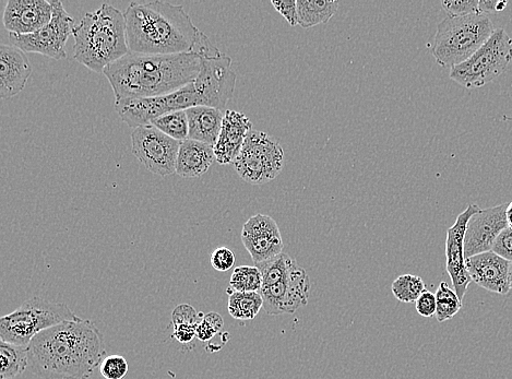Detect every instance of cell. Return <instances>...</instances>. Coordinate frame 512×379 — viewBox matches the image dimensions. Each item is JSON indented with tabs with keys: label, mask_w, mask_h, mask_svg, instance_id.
I'll return each mask as SVG.
<instances>
[{
	"label": "cell",
	"mask_w": 512,
	"mask_h": 379,
	"mask_svg": "<svg viewBox=\"0 0 512 379\" xmlns=\"http://www.w3.org/2000/svg\"><path fill=\"white\" fill-rule=\"evenodd\" d=\"M272 6L278 13L289 22L291 27L299 26V14H297L296 0H282V2H273Z\"/></svg>",
	"instance_id": "cell-34"
},
{
	"label": "cell",
	"mask_w": 512,
	"mask_h": 379,
	"mask_svg": "<svg viewBox=\"0 0 512 379\" xmlns=\"http://www.w3.org/2000/svg\"><path fill=\"white\" fill-rule=\"evenodd\" d=\"M494 32L493 22L484 14L447 17L437 27L432 55L438 65L454 68L478 52Z\"/></svg>",
	"instance_id": "cell-6"
},
{
	"label": "cell",
	"mask_w": 512,
	"mask_h": 379,
	"mask_svg": "<svg viewBox=\"0 0 512 379\" xmlns=\"http://www.w3.org/2000/svg\"><path fill=\"white\" fill-rule=\"evenodd\" d=\"M189 125L188 139L216 146L219 139L224 114L209 106H195L186 110Z\"/></svg>",
	"instance_id": "cell-22"
},
{
	"label": "cell",
	"mask_w": 512,
	"mask_h": 379,
	"mask_svg": "<svg viewBox=\"0 0 512 379\" xmlns=\"http://www.w3.org/2000/svg\"><path fill=\"white\" fill-rule=\"evenodd\" d=\"M0 363H2V371H0L2 379L16 378L28 370V347L0 341Z\"/></svg>",
	"instance_id": "cell-25"
},
{
	"label": "cell",
	"mask_w": 512,
	"mask_h": 379,
	"mask_svg": "<svg viewBox=\"0 0 512 379\" xmlns=\"http://www.w3.org/2000/svg\"><path fill=\"white\" fill-rule=\"evenodd\" d=\"M509 286H510V289L512 290V263H510V267H509Z\"/></svg>",
	"instance_id": "cell-42"
},
{
	"label": "cell",
	"mask_w": 512,
	"mask_h": 379,
	"mask_svg": "<svg viewBox=\"0 0 512 379\" xmlns=\"http://www.w3.org/2000/svg\"><path fill=\"white\" fill-rule=\"evenodd\" d=\"M151 125L177 141L183 142L188 139L189 125L186 111L164 114L153 120Z\"/></svg>",
	"instance_id": "cell-27"
},
{
	"label": "cell",
	"mask_w": 512,
	"mask_h": 379,
	"mask_svg": "<svg viewBox=\"0 0 512 379\" xmlns=\"http://www.w3.org/2000/svg\"><path fill=\"white\" fill-rule=\"evenodd\" d=\"M53 17L49 25L26 35L10 33L11 45L25 53H37L62 61L67 57L66 44L73 34L75 20L67 14L62 2H52Z\"/></svg>",
	"instance_id": "cell-11"
},
{
	"label": "cell",
	"mask_w": 512,
	"mask_h": 379,
	"mask_svg": "<svg viewBox=\"0 0 512 379\" xmlns=\"http://www.w3.org/2000/svg\"><path fill=\"white\" fill-rule=\"evenodd\" d=\"M133 153L151 173L162 177L176 173L182 142L165 135L153 125L141 126L132 133Z\"/></svg>",
	"instance_id": "cell-13"
},
{
	"label": "cell",
	"mask_w": 512,
	"mask_h": 379,
	"mask_svg": "<svg viewBox=\"0 0 512 379\" xmlns=\"http://www.w3.org/2000/svg\"><path fill=\"white\" fill-rule=\"evenodd\" d=\"M129 52L148 55L217 51L207 35L195 25L183 6L156 2L132 3L125 13Z\"/></svg>",
	"instance_id": "cell-2"
},
{
	"label": "cell",
	"mask_w": 512,
	"mask_h": 379,
	"mask_svg": "<svg viewBox=\"0 0 512 379\" xmlns=\"http://www.w3.org/2000/svg\"><path fill=\"white\" fill-rule=\"evenodd\" d=\"M73 35L74 58L94 73L104 74L129 53L125 15L109 4L83 17Z\"/></svg>",
	"instance_id": "cell-4"
},
{
	"label": "cell",
	"mask_w": 512,
	"mask_h": 379,
	"mask_svg": "<svg viewBox=\"0 0 512 379\" xmlns=\"http://www.w3.org/2000/svg\"><path fill=\"white\" fill-rule=\"evenodd\" d=\"M32 67L25 52L13 45L0 46V97L9 99L25 89Z\"/></svg>",
	"instance_id": "cell-19"
},
{
	"label": "cell",
	"mask_w": 512,
	"mask_h": 379,
	"mask_svg": "<svg viewBox=\"0 0 512 379\" xmlns=\"http://www.w3.org/2000/svg\"><path fill=\"white\" fill-rule=\"evenodd\" d=\"M205 321L211 324L214 328H216L219 333L223 329L224 321L220 314L211 312L204 316Z\"/></svg>",
	"instance_id": "cell-40"
},
{
	"label": "cell",
	"mask_w": 512,
	"mask_h": 379,
	"mask_svg": "<svg viewBox=\"0 0 512 379\" xmlns=\"http://www.w3.org/2000/svg\"><path fill=\"white\" fill-rule=\"evenodd\" d=\"M436 319L439 323H445L454 318L462 309V301L456 291L449 287L445 281L439 284L436 292Z\"/></svg>",
	"instance_id": "cell-26"
},
{
	"label": "cell",
	"mask_w": 512,
	"mask_h": 379,
	"mask_svg": "<svg viewBox=\"0 0 512 379\" xmlns=\"http://www.w3.org/2000/svg\"><path fill=\"white\" fill-rule=\"evenodd\" d=\"M416 311L422 316L426 318H430L436 315L437 302L436 295L426 290L415 302Z\"/></svg>",
	"instance_id": "cell-36"
},
{
	"label": "cell",
	"mask_w": 512,
	"mask_h": 379,
	"mask_svg": "<svg viewBox=\"0 0 512 379\" xmlns=\"http://www.w3.org/2000/svg\"><path fill=\"white\" fill-rule=\"evenodd\" d=\"M512 62V39L496 29L490 40L466 62L451 68L450 79L468 88H481L503 75Z\"/></svg>",
	"instance_id": "cell-8"
},
{
	"label": "cell",
	"mask_w": 512,
	"mask_h": 379,
	"mask_svg": "<svg viewBox=\"0 0 512 379\" xmlns=\"http://www.w3.org/2000/svg\"><path fill=\"white\" fill-rule=\"evenodd\" d=\"M252 130L253 124L244 113L226 111L219 139L213 147L216 161L222 165L233 163Z\"/></svg>",
	"instance_id": "cell-20"
},
{
	"label": "cell",
	"mask_w": 512,
	"mask_h": 379,
	"mask_svg": "<svg viewBox=\"0 0 512 379\" xmlns=\"http://www.w3.org/2000/svg\"><path fill=\"white\" fill-rule=\"evenodd\" d=\"M214 161L216 155L212 146L187 139L178 151L176 173L184 179H195L206 174Z\"/></svg>",
	"instance_id": "cell-21"
},
{
	"label": "cell",
	"mask_w": 512,
	"mask_h": 379,
	"mask_svg": "<svg viewBox=\"0 0 512 379\" xmlns=\"http://www.w3.org/2000/svg\"><path fill=\"white\" fill-rule=\"evenodd\" d=\"M510 262L493 251L475 255L467 259V269L472 282L481 288L506 295L509 286Z\"/></svg>",
	"instance_id": "cell-18"
},
{
	"label": "cell",
	"mask_w": 512,
	"mask_h": 379,
	"mask_svg": "<svg viewBox=\"0 0 512 379\" xmlns=\"http://www.w3.org/2000/svg\"><path fill=\"white\" fill-rule=\"evenodd\" d=\"M395 298L406 304L415 303L426 291V286L421 277L414 275H402L391 286Z\"/></svg>",
	"instance_id": "cell-28"
},
{
	"label": "cell",
	"mask_w": 512,
	"mask_h": 379,
	"mask_svg": "<svg viewBox=\"0 0 512 379\" xmlns=\"http://www.w3.org/2000/svg\"><path fill=\"white\" fill-rule=\"evenodd\" d=\"M233 165L246 183L267 184L277 179L283 170L284 150L276 139L259 130H252Z\"/></svg>",
	"instance_id": "cell-9"
},
{
	"label": "cell",
	"mask_w": 512,
	"mask_h": 379,
	"mask_svg": "<svg viewBox=\"0 0 512 379\" xmlns=\"http://www.w3.org/2000/svg\"><path fill=\"white\" fill-rule=\"evenodd\" d=\"M230 288L235 292H260L263 288V275L257 266L235 268L230 280Z\"/></svg>",
	"instance_id": "cell-29"
},
{
	"label": "cell",
	"mask_w": 512,
	"mask_h": 379,
	"mask_svg": "<svg viewBox=\"0 0 512 379\" xmlns=\"http://www.w3.org/2000/svg\"><path fill=\"white\" fill-rule=\"evenodd\" d=\"M129 366L122 355H109L100 365V373L105 379H124Z\"/></svg>",
	"instance_id": "cell-30"
},
{
	"label": "cell",
	"mask_w": 512,
	"mask_h": 379,
	"mask_svg": "<svg viewBox=\"0 0 512 379\" xmlns=\"http://www.w3.org/2000/svg\"><path fill=\"white\" fill-rule=\"evenodd\" d=\"M52 17V2L9 0L4 13V26L10 33L32 34L49 25Z\"/></svg>",
	"instance_id": "cell-17"
},
{
	"label": "cell",
	"mask_w": 512,
	"mask_h": 379,
	"mask_svg": "<svg viewBox=\"0 0 512 379\" xmlns=\"http://www.w3.org/2000/svg\"><path fill=\"white\" fill-rule=\"evenodd\" d=\"M507 228V205L481 209L468 224L466 238H464L466 259L492 252L499 234Z\"/></svg>",
	"instance_id": "cell-15"
},
{
	"label": "cell",
	"mask_w": 512,
	"mask_h": 379,
	"mask_svg": "<svg viewBox=\"0 0 512 379\" xmlns=\"http://www.w3.org/2000/svg\"><path fill=\"white\" fill-rule=\"evenodd\" d=\"M219 331L202 318L201 323L197 327V338L202 342L210 341Z\"/></svg>",
	"instance_id": "cell-38"
},
{
	"label": "cell",
	"mask_w": 512,
	"mask_h": 379,
	"mask_svg": "<svg viewBox=\"0 0 512 379\" xmlns=\"http://www.w3.org/2000/svg\"><path fill=\"white\" fill-rule=\"evenodd\" d=\"M507 221H508V227L512 230V201L507 206Z\"/></svg>",
	"instance_id": "cell-41"
},
{
	"label": "cell",
	"mask_w": 512,
	"mask_h": 379,
	"mask_svg": "<svg viewBox=\"0 0 512 379\" xmlns=\"http://www.w3.org/2000/svg\"><path fill=\"white\" fill-rule=\"evenodd\" d=\"M80 319L65 303L33 298L0 319V338L16 346L29 347L42 331Z\"/></svg>",
	"instance_id": "cell-7"
},
{
	"label": "cell",
	"mask_w": 512,
	"mask_h": 379,
	"mask_svg": "<svg viewBox=\"0 0 512 379\" xmlns=\"http://www.w3.org/2000/svg\"><path fill=\"white\" fill-rule=\"evenodd\" d=\"M442 6L448 17H466L481 14L479 0H445Z\"/></svg>",
	"instance_id": "cell-31"
},
{
	"label": "cell",
	"mask_w": 512,
	"mask_h": 379,
	"mask_svg": "<svg viewBox=\"0 0 512 379\" xmlns=\"http://www.w3.org/2000/svg\"><path fill=\"white\" fill-rule=\"evenodd\" d=\"M173 336L180 343H190L197 336V325L181 324L174 325Z\"/></svg>",
	"instance_id": "cell-37"
},
{
	"label": "cell",
	"mask_w": 512,
	"mask_h": 379,
	"mask_svg": "<svg viewBox=\"0 0 512 379\" xmlns=\"http://www.w3.org/2000/svg\"><path fill=\"white\" fill-rule=\"evenodd\" d=\"M493 252L512 263V230L509 227L499 234Z\"/></svg>",
	"instance_id": "cell-35"
},
{
	"label": "cell",
	"mask_w": 512,
	"mask_h": 379,
	"mask_svg": "<svg viewBox=\"0 0 512 379\" xmlns=\"http://www.w3.org/2000/svg\"><path fill=\"white\" fill-rule=\"evenodd\" d=\"M508 3L507 2H490V0H480V11L481 14L485 13H498V11H503L506 9Z\"/></svg>",
	"instance_id": "cell-39"
},
{
	"label": "cell",
	"mask_w": 512,
	"mask_h": 379,
	"mask_svg": "<svg viewBox=\"0 0 512 379\" xmlns=\"http://www.w3.org/2000/svg\"><path fill=\"white\" fill-rule=\"evenodd\" d=\"M340 3L337 0H299L297 14L299 26L308 29L327 23L337 14Z\"/></svg>",
	"instance_id": "cell-23"
},
{
	"label": "cell",
	"mask_w": 512,
	"mask_h": 379,
	"mask_svg": "<svg viewBox=\"0 0 512 379\" xmlns=\"http://www.w3.org/2000/svg\"><path fill=\"white\" fill-rule=\"evenodd\" d=\"M256 266L263 275V288L259 293L268 315L293 314L307 305L311 280L291 256L282 253Z\"/></svg>",
	"instance_id": "cell-5"
},
{
	"label": "cell",
	"mask_w": 512,
	"mask_h": 379,
	"mask_svg": "<svg viewBox=\"0 0 512 379\" xmlns=\"http://www.w3.org/2000/svg\"><path fill=\"white\" fill-rule=\"evenodd\" d=\"M202 106L194 81L171 94L149 99H124L115 102V109L129 126L150 125L156 118L171 112L186 111Z\"/></svg>",
	"instance_id": "cell-10"
},
{
	"label": "cell",
	"mask_w": 512,
	"mask_h": 379,
	"mask_svg": "<svg viewBox=\"0 0 512 379\" xmlns=\"http://www.w3.org/2000/svg\"><path fill=\"white\" fill-rule=\"evenodd\" d=\"M480 211L481 208L478 205H469L447 231L446 268L454 287L452 289L456 291L461 301L472 282L467 269L466 255H464V238H466L469 221Z\"/></svg>",
	"instance_id": "cell-14"
},
{
	"label": "cell",
	"mask_w": 512,
	"mask_h": 379,
	"mask_svg": "<svg viewBox=\"0 0 512 379\" xmlns=\"http://www.w3.org/2000/svg\"><path fill=\"white\" fill-rule=\"evenodd\" d=\"M28 371L44 379H89L106 358L101 330L92 322H66L42 331L28 347Z\"/></svg>",
	"instance_id": "cell-1"
},
{
	"label": "cell",
	"mask_w": 512,
	"mask_h": 379,
	"mask_svg": "<svg viewBox=\"0 0 512 379\" xmlns=\"http://www.w3.org/2000/svg\"><path fill=\"white\" fill-rule=\"evenodd\" d=\"M202 67L197 53L148 55L129 52L106 67L116 101L166 96L193 82Z\"/></svg>",
	"instance_id": "cell-3"
},
{
	"label": "cell",
	"mask_w": 512,
	"mask_h": 379,
	"mask_svg": "<svg viewBox=\"0 0 512 379\" xmlns=\"http://www.w3.org/2000/svg\"><path fill=\"white\" fill-rule=\"evenodd\" d=\"M226 292L230 295L229 313L236 321H253L264 309V300L258 292H235L231 288Z\"/></svg>",
	"instance_id": "cell-24"
},
{
	"label": "cell",
	"mask_w": 512,
	"mask_h": 379,
	"mask_svg": "<svg viewBox=\"0 0 512 379\" xmlns=\"http://www.w3.org/2000/svg\"><path fill=\"white\" fill-rule=\"evenodd\" d=\"M236 74L232 59L219 51L202 56V67L194 85L199 93L202 106L222 111L232 99Z\"/></svg>",
	"instance_id": "cell-12"
},
{
	"label": "cell",
	"mask_w": 512,
	"mask_h": 379,
	"mask_svg": "<svg viewBox=\"0 0 512 379\" xmlns=\"http://www.w3.org/2000/svg\"><path fill=\"white\" fill-rule=\"evenodd\" d=\"M210 264L214 270L220 272L229 271L235 264V255L228 247H218L211 254Z\"/></svg>",
	"instance_id": "cell-33"
},
{
	"label": "cell",
	"mask_w": 512,
	"mask_h": 379,
	"mask_svg": "<svg viewBox=\"0 0 512 379\" xmlns=\"http://www.w3.org/2000/svg\"><path fill=\"white\" fill-rule=\"evenodd\" d=\"M204 314L198 313L192 305L181 304L176 307L172 313V324H192L199 325L204 318Z\"/></svg>",
	"instance_id": "cell-32"
},
{
	"label": "cell",
	"mask_w": 512,
	"mask_h": 379,
	"mask_svg": "<svg viewBox=\"0 0 512 379\" xmlns=\"http://www.w3.org/2000/svg\"><path fill=\"white\" fill-rule=\"evenodd\" d=\"M242 242L256 265L279 256L283 250L277 222L260 213L244 224Z\"/></svg>",
	"instance_id": "cell-16"
}]
</instances>
